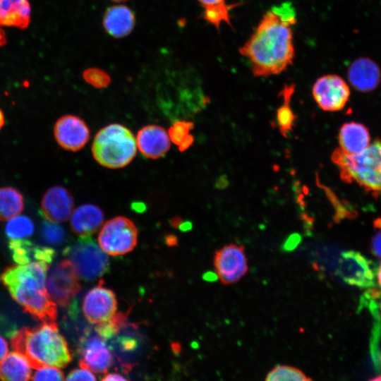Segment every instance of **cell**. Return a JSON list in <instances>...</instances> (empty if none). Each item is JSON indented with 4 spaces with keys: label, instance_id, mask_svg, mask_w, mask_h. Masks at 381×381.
<instances>
[{
    "label": "cell",
    "instance_id": "obj_1",
    "mask_svg": "<svg viewBox=\"0 0 381 381\" xmlns=\"http://www.w3.org/2000/svg\"><path fill=\"white\" fill-rule=\"evenodd\" d=\"M292 3L270 8L262 16L248 40L238 49L248 59L256 77L277 75L286 70L295 58L292 27L296 23Z\"/></svg>",
    "mask_w": 381,
    "mask_h": 381
},
{
    "label": "cell",
    "instance_id": "obj_2",
    "mask_svg": "<svg viewBox=\"0 0 381 381\" xmlns=\"http://www.w3.org/2000/svg\"><path fill=\"white\" fill-rule=\"evenodd\" d=\"M50 264L32 262L7 268L0 279L25 312L42 322H56V306L44 285Z\"/></svg>",
    "mask_w": 381,
    "mask_h": 381
},
{
    "label": "cell",
    "instance_id": "obj_3",
    "mask_svg": "<svg viewBox=\"0 0 381 381\" xmlns=\"http://www.w3.org/2000/svg\"><path fill=\"white\" fill-rule=\"evenodd\" d=\"M12 348L22 354L31 368H65L72 357L56 322H43L35 327H24L11 336Z\"/></svg>",
    "mask_w": 381,
    "mask_h": 381
},
{
    "label": "cell",
    "instance_id": "obj_4",
    "mask_svg": "<svg viewBox=\"0 0 381 381\" xmlns=\"http://www.w3.org/2000/svg\"><path fill=\"white\" fill-rule=\"evenodd\" d=\"M332 160L338 167L344 182L356 183L374 197H381L380 140H375L356 155L348 154L337 148L332 155Z\"/></svg>",
    "mask_w": 381,
    "mask_h": 381
},
{
    "label": "cell",
    "instance_id": "obj_5",
    "mask_svg": "<svg viewBox=\"0 0 381 381\" xmlns=\"http://www.w3.org/2000/svg\"><path fill=\"white\" fill-rule=\"evenodd\" d=\"M137 144L132 132L118 123L102 128L95 137L92 152L102 166L119 169L127 166L135 157Z\"/></svg>",
    "mask_w": 381,
    "mask_h": 381
},
{
    "label": "cell",
    "instance_id": "obj_6",
    "mask_svg": "<svg viewBox=\"0 0 381 381\" xmlns=\"http://www.w3.org/2000/svg\"><path fill=\"white\" fill-rule=\"evenodd\" d=\"M64 255L68 258L78 276L85 281L102 277L109 268L108 255L90 236L80 237L64 249Z\"/></svg>",
    "mask_w": 381,
    "mask_h": 381
},
{
    "label": "cell",
    "instance_id": "obj_7",
    "mask_svg": "<svg viewBox=\"0 0 381 381\" xmlns=\"http://www.w3.org/2000/svg\"><path fill=\"white\" fill-rule=\"evenodd\" d=\"M138 229L126 217H116L107 221L98 235L100 248L108 255L118 256L126 254L135 247Z\"/></svg>",
    "mask_w": 381,
    "mask_h": 381
},
{
    "label": "cell",
    "instance_id": "obj_8",
    "mask_svg": "<svg viewBox=\"0 0 381 381\" xmlns=\"http://www.w3.org/2000/svg\"><path fill=\"white\" fill-rule=\"evenodd\" d=\"M78 274L68 260L55 264L49 272L46 289L54 302L68 306L80 291Z\"/></svg>",
    "mask_w": 381,
    "mask_h": 381
},
{
    "label": "cell",
    "instance_id": "obj_9",
    "mask_svg": "<svg viewBox=\"0 0 381 381\" xmlns=\"http://www.w3.org/2000/svg\"><path fill=\"white\" fill-rule=\"evenodd\" d=\"M214 267L223 284H231L241 280L248 270L243 246L229 243L217 250L214 256Z\"/></svg>",
    "mask_w": 381,
    "mask_h": 381
},
{
    "label": "cell",
    "instance_id": "obj_10",
    "mask_svg": "<svg viewBox=\"0 0 381 381\" xmlns=\"http://www.w3.org/2000/svg\"><path fill=\"white\" fill-rule=\"evenodd\" d=\"M312 94L322 110L337 111L342 109L349 101L350 88L341 76L327 74L316 80L312 88Z\"/></svg>",
    "mask_w": 381,
    "mask_h": 381
},
{
    "label": "cell",
    "instance_id": "obj_11",
    "mask_svg": "<svg viewBox=\"0 0 381 381\" xmlns=\"http://www.w3.org/2000/svg\"><path fill=\"white\" fill-rule=\"evenodd\" d=\"M337 274L346 283L360 288H370L375 284L374 264L357 251L341 253Z\"/></svg>",
    "mask_w": 381,
    "mask_h": 381
},
{
    "label": "cell",
    "instance_id": "obj_12",
    "mask_svg": "<svg viewBox=\"0 0 381 381\" xmlns=\"http://www.w3.org/2000/svg\"><path fill=\"white\" fill-rule=\"evenodd\" d=\"M79 364L92 372L106 373L113 364V356L104 339L97 333L85 332L78 348Z\"/></svg>",
    "mask_w": 381,
    "mask_h": 381
},
{
    "label": "cell",
    "instance_id": "obj_13",
    "mask_svg": "<svg viewBox=\"0 0 381 381\" xmlns=\"http://www.w3.org/2000/svg\"><path fill=\"white\" fill-rule=\"evenodd\" d=\"M82 308L90 323L99 324L107 321L116 313L117 300L114 293L104 287L103 282L100 281L97 286L87 292Z\"/></svg>",
    "mask_w": 381,
    "mask_h": 381
},
{
    "label": "cell",
    "instance_id": "obj_14",
    "mask_svg": "<svg viewBox=\"0 0 381 381\" xmlns=\"http://www.w3.org/2000/svg\"><path fill=\"white\" fill-rule=\"evenodd\" d=\"M54 135L59 145L68 151L81 150L90 139V130L85 122L75 115L60 117L54 126Z\"/></svg>",
    "mask_w": 381,
    "mask_h": 381
},
{
    "label": "cell",
    "instance_id": "obj_15",
    "mask_svg": "<svg viewBox=\"0 0 381 381\" xmlns=\"http://www.w3.org/2000/svg\"><path fill=\"white\" fill-rule=\"evenodd\" d=\"M74 206L72 194L66 188L55 186L44 194L40 203V214L47 221L61 223L71 215Z\"/></svg>",
    "mask_w": 381,
    "mask_h": 381
},
{
    "label": "cell",
    "instance_id": "obj_16",
    "mask_svg": "<svg viewBox=\"0 0 381 381\" xmlns=\"http://www.w3.org/2000/svg\"><path fill=\"white\" fill-rule=\"evenodd\" d=\"M347 78L356 90L361 92H369L380 85L381 69L374 60L362 56L353 60L349 66Z\"/></svg>",
    "mask_w": 381,
    "mask_h": 381
},
{
    "label": "cell",
    "instance_id": "obj_17",
    "mask_svg": "<svg viewBox=\"0 0 381 381\" xmlns=\"http://www.w3.org/2000/svg\"><path fill=\"white\" fill-rule=\"evenodd\" d=\"M137 146L143 156L150 159L163 157L169 150L170 141L166 131L157 125H147L137 134Z\"/></svg>",
    "mask_w": 381,
    "mask_h": 381
},
{
    "label": "cell",
    "instance_id": "obj_18",
    "mask_svg": "<svg viewBox=\"0 0 381 381\" xmlns=\"http://www.w3.org/2000/svg\"><path fill=\"white\" fill-rule=\"evenodd\" d=\"M135 17L133 11L122 4L109 7L102 18V25L105 31L111 37H123L133 30Z\"/></svg>",
    "mask_w": 381,
    "mask_h": 381
},
{
    "label": "cell",
    "instance_id": "obj_19",
    "mask_svg": "<svg viewBox=\"0 0 381 381\" xmlns=\"http://www.w3.org/2000/svg\"><path fill=\"white\" fill-rule=\"evenodd\" d=\"M70 226L76 235L90 236L102 225L104 213L97 206L85 204L77 207L70 217Z\"/></svg>",
    "mask_w": 381,
    "mask_h": 381
},
{
    "label": "cell",
    "instance_id": "obj_20",
    "mask_svg": "<svg viewBox=\"0 0 381 381\" xmlns=\"http://www.w3.org/2000/svg\"><path fill=\"white\" fill-rule=\"evenodd\" d=\"M8 247L13 260L19 265L32 262L50 264L55 256V252L52 248L36 245L23 238L10 239Z\"/></svg>",
    "mask_w": 381,
    "mask_h": 381
},
{
    "label": "cell",
    "instance_id": "obj_21",
    "mask_svg": "<svg viewBox=\"0 0 381 381\" xmlns=\"http://www.w3.org/2000/svg\"><path fill=\"white\" fill-rule=\"evenodd\" d=\"M30 20L28 0H0V26L25 29Z\"/></svg>",
    "mask_w": 381,
    "mask_h": 381
},
{
    "label": "cell",
    "instance_id": "obj_22",
    "mask_svg": "<svg viewBox=\"0 0 381 381\" xmlns=\"http://www.w3.org/2000/svg\"><path fill=\"white\" fill-rule=\"evenodd\" d=\"M339 143L344 152L356 155L363 152L370 143L368 128L363 124L356 122L344 123L339 133Z\"/></svg>",
    "mask_w": 381,
    "mask_h": 381
},
{
    "label": "cell",
    "instance_id": "obj_23",
    "mask_svg": "<svg viewBox=\"0 0 381 381\" xmlns=\"http://www.w3.org/2000/svg\"><path fill=\"white\" fill-rule=\"evenodd\" d=\"M31 366L27 359L16 351L8 353L0 365V379L23 381L31 379Z\"/></svg>",
    "mask_w": 381,
    "mask_h": 381
},
{
    "label": "cell",
    "instance_id": "obj_24",
    "mask_svg": "<svg viewBox=\"0 0 381 381\" xmlns=\"http://www.w3.org/2000/svg\"><path fill=\"white\" fill-rule=\"evenodd\" d=\"M295 85H286L280 92L283 99L282 105L277 110V124L281 134L287 138L293 130L296 116L291 107V99L294 92Z\"/></svg>",
    "mask_w": 381,
    "mask_h": 381
},
{
    "label": "cell",
    "instance_id": "obj_25",
    "mask_svg": "<svg viewBox=\"0 0 381 381\" xmlns=\"http://www.w3.org/2000/svg\"><path fill=\"white\" fill-rule=\"evenodd\" d=\"M24 208L22 194L13 187L0 188V221L18 215Z\"/></svg>",
    "mask_w": 381,
    "mask_h": 381
},
{
    "label": "cell",
    "instance_id": "obj_26",
    "mask_svg": "<svg viewBox=\"0 0 381 381\" xmlns=\"http://www.w3.org/2000/svg\"><path fill=\"white\" fill-rule=\"evenodd\" d=\"M194 124L190 121H176L169 130V139L179 147L181 152L187 150L193 143L194 137L190 134Z\"/></svg>",
    "mask_w": 381,
    "mask_h": 381
},
{
    "label": "cell",
    "instance_id": "obj_27",
    "mask_svg": "<svg viewBox=\"0 0 381 381\" xmlns=\"http://www.w3.org/2000/svg\"><path fill=\"white\" fill-rule=\"evenodd\" d=\"M241 3L226 4L223 6L203 8L202 18L208 23L214 25L218 30L222 23L232 26L230 12L234 8L240 6Z\"/></svg>",
    "mask_w": 381,
    "mask_h": 381
},
{
    "label": "cell",
    "instance_id": "obj_28",
    "mask_svg": "<svg viewBox=\"0 0 381 381\" xmlns=\"http://www.w3.org/2000/svg\"><path fill=\"white\" fill-rule=\"evenodd\" d=\"M5 229L6 234L10 239L30 236L35 231L33 222L25 215H16L8 219Z\"/></svg>",
    "mask_w": 381,
    "mask_h": 381
},
{
    "label": "cell",
    "instance_id": "obj_29",
    "mask_svg": "<svg viewBox=\"0 0 381 381\" xmlns=\"http://www.w3.org/2000/svg\"><path fill=\"white\" fill-rule=\"evenodd\" d=\"M311 380L300 369L285 365L274 367L267 374L265 377L267 381H306Z\"/></svg>",
    "mask_w": 381,
    "mask_h": 381
},
{
    "label": "cell",
    "instance_id": "obj_30",
    "mask_svg": "<svg viewBox=\"0 0 381 381\" xmlns=\"http://www.w3.org/2000/svg\"><path fill=\"white\" fill-rule=\"evenodd\" d=\"M127 317L124 313H115L109 320L97 325V333L104 340L112 339L114 336L126 325Z\"/></svg>",
    "mask_w": 381,
    "mask_h": 381
},
{
    "label": "cell",
    "instance_id": "obj_31",
    "mask_svg": "<svg viewBox=\"0 0 381 381\" xmlns=\"http://www.w3.org/2000/svg\"><path fill=\"white\" fill-rule=\"evenodd\" d=\"M41 234L43 240L52 245L61 243L66 237L65 231L61 226L47 220L42 226Z\"/></svg>",
    "mask_w": 381,
    "mask_h": 381
},
{
    "label": "cell",
    "instance_id": "obj_32",
    "mask_svg": "<svg viewBox=\"0 0 381 381\" xmlns=\"http://www.w3.org/2000/svg\"><path fill=\"white\" fill-rule=\"evenodd\" d=\"M83 77L86 83L96 88L107 87L111 83L109 75L98 68H89L83 73Z\"/></svg>",
    "mask_w": 381,
    "mask_h": 381
},
{
    "label": "cell",
    "instance_id": "obj_33",
    "mask_svg": "<svg viewBox=\"0 0 381 381\" xmlns=\"http://www.w3.org/2000/svg\"><path fill=\"white\" fill-rule=\"evenodd\" d=\"M31 377L33 380H63V373L54 366H42L37 369Z\"/></svg>",
    "mask_w": 381,
    "mask_h": 381
},
{
    "label": "cell",
    "instance_id": "obj_34",
    "mask_svg": "<svg viewBox=\"0 0 381 381\" xmlns=\"http://www.w3.org/2000/svg\"><path fill=\"white\" fill-rule=\"evenodd\" d=\"M81 368L72 370L66 377V380H95L97 378L91 370L87 368Z\"/></svg>",
    "mask_w": 381,
    "mask_h": 381
},
{
    "label": "cell",
    "instance_id": "obj_35",
    "mask_svg": "<svg viewBox=\"0 0 381 381\" xmlns=\"http://www.w3.org/2000/svg\"><path fill=\"white\" fill-rule=\"evenodd\" d=\"M376 232L372 240V251L373 254L381 258V217L374 221Z\"/></svg>",
    "mask_w": 381,
    "mask_h": 381
},
{
    "label": "cell",
    "instance_id": "obj_36",
    "mask_svg": "<svg viewBox=\"0 0 381 381\" xmlns=\"http://www.w3.org/2000/svg\"><path fill=\"white\" fill-rule=\"evenodd\" d=\"M203 8L223 6L226 3V0H197Z\"/></svg>",
    "mask_w": 381,
    "mask_h": 381
},
{
    "label": "cell",
    "instance_id": "obj_37",
    "mask_svg": "<svg viewBox=\"0 0 381 381\" xmlns=\"http://www.w3.org/2000/svg\"><path fill=\"white\" fill-rule=\"evenodd\" d=\"M8 344L6 339L0 336V363L5 358L6 355L8 353Z\"/></svg>",
    "mask_w": 381,
    "mask_h": 381
},
{
    "label": "cell",
    "instance_id": "obj_38",
    "mask_svg": "<svg viewBox=\"0 0 381 381\" xmlns=\"http://www.w3.org/2000/svg\"><path fill=\"white\" fill-rule=\"evenodd\" d=\"M101 380L109 381V380H126L127 379L121 374L112 373H108V374L104 375V376L102 378H101Z\"/></svg>",
    "mask_w": 381,
    "mask_h": 381
},
{
    "label": "cell",
    "instance_id": "obj_39",
    "mask_svg": "<svg viewBox=\"0 0 381 381\" xmlns=\"http://www.w3.org/2000/svg\"><path fill=\"white\" fill-rule=\"evenodd\" d=\"M6 43V36L3 30V29L0 27V47L5 45Z\"/></svg>",
    "mask_w": 381,
    "mask_h": 381
},
{
    "label": "cell",
    "instance_id": "obj_40",
    "mask_svg": "<svg viewBox=\"0 0 381 381\" xmlns=\"http://www.w3.org/2000/svg\"><path fill=\"white\" fill-rule=\"evenodd\" d=\"M5 123V116L2 110L0 109V130L4 126Z\"/></svg>",
    "mask_w": 381,
    "mask_h": 381
},
{
    "label": "cell",
    "instance_id": "obj_41",
    "mask_svg": "<svg viewBox=\"0 0 381 381\" xmlns=\"http://www.w3.org/2000/svg\"><path fill=\"white\" fill-rule=\"evenodd\" d=\"M377 279L380 286H381V264L377 270Z\"/></svg>",
    "mask_w": 381,
    "mask_h": 381
},
{
    "label": "cell",
    "instance_id": "obj_42",
    "mask_svg": "<svg viewBox=\"0 0 381 381\" xmlns=\"http://www.w3.org/2000/svg\"><path fill=\"white\" fill-rule=\"evenodd\" d=\"M373 380H381V375L373 378Z\"/></svg>",
    "mask_w": 381,
    "mask_h": 381
},
{
    "label": "cell",
    "instance_id": "obj_43",
    "mask_svg": "<svg viewBox=\"0 0 381 381\" xmlns=\"http://www.w3.org/2000/svg\"><path fill=\"white\" fill-rule=\"evenodd\" d=\"M111 1H115V2H122V1H127V0H111Z\"/></svg>",
    "mask_w": 381,
    "mask_h": 381
}]
</instances>
